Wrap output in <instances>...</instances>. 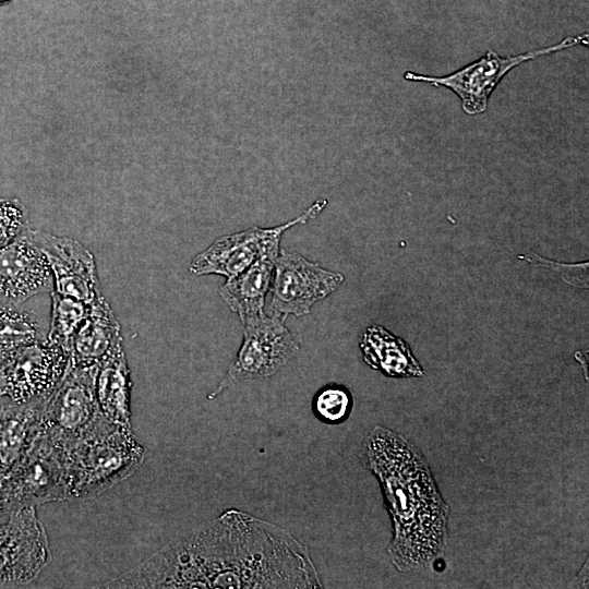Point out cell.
<instances>
[{
	"label": "cell",
	"mask_w": 589,
	"mask_h": 589,
	"mask_svg": "<svg viewBox=\"0 0 589 589\" xmlns=\"http://www.w3.org/2000/svg\"><path fill=\"white\" fill-rule=\"evenodd\" d=\"M29 228L28 212L15 197L0 199V248Z\"/></svg>",
	"instance_id": "7402d4cb"
},
{
	"label": "cell",
	"mask_w": 589,
	"mask_h": 589,
	"mask_svg": "<svg viewBox=\"0 0 589 589\" xmlns=\"http://www.w3.org/2000/svg\"><path fill=\"white\" fill-rule=\"evenodd\" d=\"M64 500H70L64 449L40 431L0 481V519L13 510Z\"/></svg>",
	"instance_id": "277c9868"
},
{
	"label": "cell",
	"mask_w": 589,
	"mask_h": 589,
	"mask_svg": "<svg viewBox=\"0 0 589 589\" xmlns=\"http://www.w3.org/2000/svg\"><path fill=\"white\" fill-rule=\"evenodd\" d=\"M285 318L265 313L245 321L243 340L225 376L207 396L214 399L238 382L274 375L300 350V340L285 325Z\"/></svg>",
	"instance_id": "52a82bcc"
},
{
	"label": "cell",
	"mask_w": 589,
	"mask_h": 589,
	"mask_svg": "<svg viewBox=\"0 0 589 589\" xmlns=\"http://www.w3.org/2000/svg\"><path fill=\"white\" fill-rule=\"evenodd\" d=\"M344 280L342 274L325 269L298 252L280 249L268 291V311L283 318L308 314L314 303L334 292Z\"/></svg>",
	"instance_id": "9c48e42d"
},
{
	"label": "cell",
	"mask_w": 589,
	"mask_h": 589,
	"mask_svg": "<svg viewBox=\"0 0 589 589\" xmlns=\"http://www.w3.org/2000/svg\"><path fill=\"white\" fill-rule=\"evenodd\" d=\"M361 461L377 479L390 517L393 565L410 572L431 564L447 544L449 507L425 458L402 435L377 425L363 441Z\"/></svg>",
	"instance_id": "7a4b0ae2"
},
{
	"label": "cell",
	"mask_w": 589,
	"mask_h": 589,
	"mask_svg": "<svg viewBox=\"0 0 589 589\" xmlns=\"http://www.w3.org/2000/svg\"><path fill=\"white\" fill-rule=\"evenodd\" d=\"M70 500L98 496L132 476L145 449L132 430L107 424L64 450Z\"/></svg>",
	"instance_id": "3957f363"
},
{
	"label": "cell",
	"mask_w": 589,
	"mask_h": 589,
	"mask_svg": "<svg viewBox=\"0 0 589 589\" xmlns=\"http://www.w3.org/2000/svg\"><path fill=\"white\" fill-rule=\"evenodd\" d=\"M8 1H10V0H0V5L8 2Z\"/></svg>",
	"instance_id": "cb8c5ba5"
},
{
	"label": "cell",
	"mask_w": 589,
	"mask_h": 589,
	"mask_svg": "<svg viewBox=\"0 0 589 589\" xmlns=\"http://www.w3.org/2000/svg\"><path fill=\"white\" fill-rule=\"evenodd\" d=\"M47 335L48 326L36 313L22 304L0 302V364L22 346Z\"/></svg>",
	"instance_id": "d6986e66"
},
{
	"label": "cell",
	"mask_w": 589,
	"mask_h": 589,
	"mask_svg": "<svg viewBox=\"0 0 589 589\" xmlns=\"http://www.w3.org/2000/svg\"><path fill=\"white\" fill-rule=\"evenodd\" d=\"M50 298L51 315L47 338L69 351L72 338L89 313L92 303L55 291L50 292Z\"/></svg>",
	"instance_id": "ffe728a7"
},
{
	"label": "cell",
	"mask_w": 589,
	"mask_h": 589,
	"mask_svg": "<svg viewBox=\"0 0 589 589\" xmlns=\"http://www.w3.org/2000/svg\"><path fill=\"white\" fill-rule=\"evenodd\" d=\"M579 44H588V34L566 37L555 45L507 57H502L489 49L479 59L449 74L432 76L407 71L404 77L407 81L429 83L450 89L461 100L462 110L467 115L474 116L486 110L491 94L510 70L540 56L565 50Z\"/></svg>",
	"instance_id": "8992f818"
},
{
	"label": "cell",
	"mask_w": 589,
	"mask_h": 589,
	"mask_svg": "<svg viewBox=\"0 0 589 589\" xmlns=\"http://www.w3.org/2000/svg\"><path fill=\"white\" fill-rule=\"evenodd\" d=\"M49 561L47 533L35 507L13 510L0 519V586L32 581Z\"/></svg>",
	"instance_id": "8fae6325"
},
{
	"label": "cell",
	"mask_w": 589,
	"mask_h": 589,
	"mask_svg": "<svg viewBox=\"0 0 589 589\" xmlns=\"http://www.w3.org/2000/svg\"><path fill=\"white\" fill-rule=\"evenodd\" d=\"M353 399L348 388L339 384H327L314 395L312 410L314 416L326 424H340L348 419Z\"/></svg>",
	"instance_id": "44dd1931"
},
{
	"label": "cell",
	"mask_w": 589,
	"mask_h": 589,
	"mask_svg": "<svg viewBox=\"0 0 589 589\" xmlns=\"http://www.w3.org/2000/svg\"><path fill=\"white\" fill-rule=\"evenodd\" d=\"M326 205L327 200L317 199L304 213L286 224L272 228L252 227L221 236L192 260L189 271L197 276L216 274L232 278L249 267L267 247L280 242L287 229L314 219Z\"/></svg>",
	"instance_id": "30bf717a"
},
{
	"label": "cell",
	"mask_w": 589,
	"mask_h": 589,
	"mask_svg": "<svg viewBox=\"0 0 589 589\" xmlns=\"http://www.w3.org/2000/svg\"><path fill=\"white\" fill-rule=\"evenodd\" d=\"M27 228L0 248V302L22 304L29 298L51 292L52 273L45 253Z\"/></svg>",
	"instance_id": "7c38bea8"
},
{
	"label": "cell",
	"mask_w": 589,
	"mask_h": 589,
	"mask_svg": "<svg viewBox=\"0 0 589 589\" xmlns=\"http://www.w3.org/2000/svg\"><path fill=\"white\" fill-rule=\"evenodd\" d=\"M132 381L123 342L101 361L95 376V394L101 414L111 423L131 430Z\"/></svg>",
	"instance_id": "e0dca14e"
},
{
	"label": "cell",
	"mask_w": 589,
	"mask_h": 589,
	"mask_svg": "<svg viewBox=\"0 0 589 589\" xmlns=\"http://www.w3.org/2000/svg\"><path fill=\"white\" fill-rule=\"evenodd\" d=\"M518 257L524 259L526 262H529L533 265H540L552 271L556 272L565 283L587 288L588 287V263L579 264H566L558 263L548 259H544L536 253H530L529 255H519Z\"/></svg>",
	"instance_id": "603a6c76"
},
{
	"label": "cell",
	"mask_w": 589,
	"mask_h": 589,
	"mask_svg": "<svg viewBox=\"0 0 589 589\" xmlns=\"http://www.w3.org/2000/svg\"><path fill=\"white\" fill-rule=\"evenodd\" d=\"M46 401L16 404L0 398V481L37 438Z\"/></svg>",
	"instance_id": "2e32d148"
},
{
	"label": "cell",
	"mask_w": 589,
	"mask_h": 589,
	"mask_svg": "<svg viewBox=\"0 0 589 589\" xmlns=\"http://www.w3.org/2000/svg\"><path fill=\"white\" fill-rule=\"evenodd\" d=\"M104 588H322L308 548L291 533L230 508L178 537Z\"/></svg>",
	"instance_id": "6da1fadb"
},
{
	"label": "cell",
	"mask_w": 589,
	"mask_h": 589,
	"mask_svg": "<svg viewBox=\"0 0 589 589\" xmlns=\"http://www.w3.org/2000/svg\"><path fill=\"white\" fill-rule=\"evenodd\" d=\"M123 342L121 327L104 296L92 302L89 313L76 330L70 345V363L92 368L104 361Z\"/></svg>",
	"instance_id": "9a60e30c"
},
{
	"label": "cell",
	"mask_w": 589,
	"mask_h": 589,
	"mask_svg": "<svg viewBox=\"0 0 589 589\" xmlns=\"http://www.w3.org/2000/svg\"><path fill=\"white\" fill-rule=\"evenodd\" d=\"M32 233L49 263L52 291L87 303L103 296L95 259L87 248L68 237L34 229Z\"/></svg>",
	"instance_id": "4fadbf2b"
},
{
	"label": "cell",
	"mask_w": 589,
	"mask_h": 589,
	"mask_svg": "<svg viewBox=\"0 0 589 589\" xmlns=\"http://www.w3.org/2000/svg\"><path fill=\"white\" fill-rule=\"evenodd\" d=\"M69 366V351L49 338L22 346L0 364V398L16 404L46 401Z\"/></svg>",
	"instance_id": "ba28073f"
},
{
	"label": "cell",
	"mask_w": 589,
	"mask_h": 589,
	"mask_svg": "<svg viewBox=\"0 0 589 589\" xmlns=\"http://www.w3.org/2000/svg\"><path fill=\"white\" fill-rule=\"evenodd\" d=\"M279 251L280 242L271 244L249 267L219 288L221 299L239 315L241 323L265 314V298Z\"/></svg>",
	"instance_id": "5bb4252c"
},
{
	"label": "cell",
	"mask_w": 589,
	"mask_h": 589,
	"mask_svg": "<svg viewBox=\"0 0 589 589\" xmlns=\"http://www.w3.org/2000/svg\"><path fill=\"white\" fill-rule=\"evenodd\" d=\"M97 366L81 368L70 363L63 380L45 404L40 431L64 450L111 423L97 404Z\"/></svg>",
	"instance_id": "5b68a950"
},
{
	"label": "cell",
	"mask_w": 589,
	"mask_h": 589,
	"mask_svg": "<svg viewBox=\"0 0 589 589\" xmlns=\"http://www.w3.org/2000/svg\"><path fill=\"white\" fill-rule=\"evenodd\" d=\"M359 347L363 361L389 377H421L423 370L409 345L380 325L365 328Z\"/></svg>",
	"instance_id": "ac0fdd59"
}]
</instances>
